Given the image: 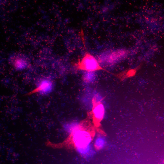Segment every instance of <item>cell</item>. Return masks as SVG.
I'll use <instances>...</instances> for the list:
<instances>
[{
  "label": "cell",
  "mask_w": 164,
  "mask_h": 164,
  "mask_svg": "<svg viewBox=\"0 0 164 164\" xmlns=\"http://www.w3.org/2000/svg\"><path fill=\"white\" fill-rule=\"evenodd\" d=\"M72 132L73 141L78 151L90 147V144L92 138L88 131L77 127Z\"/></svg>",
  "instance_id": "cell-3"
},
{
  "label": "cell",
  "mask_w": 164,
  "mask_h": 164,
  "mask_svg": "<svg viewBox=\"0 0 164 164\" xmlns=\"http://www.w3.org/2000/svg\"><path fill=\"white\" fill-rule=\"evenodd\" d=\"M52 86V83L50 81L47 80H43L40 83L37 88L29 93L28 95L36 92L46 94L50 91Z\"/></svg>",
  "instance_id": "cell-5"
},
{
  "label": "cell",
  "mask_w": 164,
  "mask_h": 164,
  "mask_svg": "<svg viewBox=\"0 0 164 164\" xmlns=\"http://www.w3.org/2000/svg\"><path fill=\"white\" fill-rule=\"evenodd\" d=\"M106 143V141L104 138L102 136H99L95 139L94 146L96 150H101L104 147Z\"/></svg>",
  "instance_id": "cell-6"
},
{
  "label": "cell",
  "mask_w": 164,
  "mask_h": 164,
  "mask_svg": "<svg viewBox=\"0 0 164 164\" xmlns=\"http://www.w3.org/2000/svg\"><path fill=\"white\" fill-rule=\"evenodd\" d=\"M75 66L78 70L87 72L103 70L111 73L103 68L97 60L88 52H86L81 60L75 63Z\"/></svg>",
  "instance_id": "cell-2"
},
{
  "label": "cell",
  "mask_w": 164,
  "mask_h": 164,
  "mask_svg": "<svg viewBox=\"0 0 164 164\" xmlns=\"http://www.w3.org/2000/svg\"><path fill=\"white\" fill-rule=\"evenodd\" d=\"M128 54V51L125 49L109 51L100 55L97 61L101 65H111L124 60Z\"/></svg>",
  "instance_id": "cell-1"
},
{
  "label": "cell",
  "mask_w": 164,
  "mask_h": 164,
  "mask_svg": "<svg viewBox=\"0 0 164 164\" xmlns=\"http://www.w3.org/2000/svg\"><path fill=\"white\" fill-rule=\"evenodd\" d=\"M92 114L94 122H99L104 119L105 113L104 107L101 101H98L95 97L92 99Z\"/></svg>",
  "instance_id": "cell-4"
},
{
  "label": "cell",
  "mask_w": 164,
  "mask_h": 164,
  "mask_svg": "<svg viewBox=\"0 0 164 164\" xmlns=\"http://www.w3.org/2000/svg\"><path fill=\"white\" fill-rule=\"evenodd\" d=\"M26 63L25 60L21 59L16 60L14 63V67L16 69L21 70L25 68L26 67Z\"/></svg>",
  "instance_id": "cell-7"
},
{
  "label": "cell",
  "mask_w": 164,
  "mask_h": 164,
  "mask_svg": "<svg viewBox=\"0 0 164 164\" xmlns=\"http://www.w3.org/2000/svg\"><path fill=\"white\" fill-rule=\"evenodd\" d=\"M88 74H87L86 75L84 76L83 79L85 81L87 82H89L90 81H92V78L94 77H93L94 75H91L93 72H88Z\"/></svg>",
  "instance_id": "cell-8"
}]
</instances>
